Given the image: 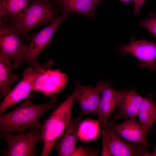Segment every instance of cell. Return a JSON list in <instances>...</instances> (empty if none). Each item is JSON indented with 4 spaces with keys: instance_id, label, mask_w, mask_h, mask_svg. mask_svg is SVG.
I'll list each match as a JSON object with an SVG mask.
<instances>
[{
    "instance_id": "obj_22",
    "label": "cell",
    "mask_w": 156,
    "mask_h": 156,
    "mask_svg": "<svg viewBox=\"0 0 156 156\" xmlns=\"http://www.w3.org/2000/svg\"><path fill=\"white\" fill-rule=\"evenodd\" d=\"M98 153V151L88 150L83 146H81L75 148L70 156H97Z\"/></svg>"
},
{
    "instance_id": "obj_5",
    "label": "cell",
    "mask_w": 156,
    "mask_h": 156,
    "mask_svg": "<svg viewBox=\"0 0 156 156\" xmlns=\"http://www.w3.org/2000/svg\"><path fill=\"white\" fill-rule=\"evenodd\" d=\"M41 133V129L35 127L17 134L0 131L1 139L6 141L8 145L7 151L3 152L4 155L36 156L35 147Z\"/></svg>"
},
{
    "instance_id": "obj_6",
    "label": "cell",
    "mask_w": 156,
    "mask_h": 156,
    "mask_svg": "<svg viewBox=\"0 0 156 156\" xmlns=\"http://www.w3.org/2000/svg\"><path fill=\"white\" fill-rule=\"evenodd\" d=\"M13 25L0 21V53L9 58L16 68L23 62L27 46Z\"/></svg>"
},
{
    "instance_id": "obj_9",
    "label": "cell",
    "mask_w": 156,
    "mask_h": 156,
    "mask_svg": "<svg viewBox=\"0 0 156 156\" xmlns=\"http://www.w3.org/2000/svg\"><path fill=\"white\" fill-rule=\"evenodd\" d=\"M48 69L44 68L36 70L31 68L26 69L23 73L22 79L10 90L0 103V115H2L9 108L27 97L31 93L37 77Z\"/></svg>"
},
{
    "instance_id": "obj_2",
    "label": "cell",
    "mask_w": 156,
    "mask_h": 156,
    "mask_svg": "<svg viewBox=\"0 0 156 156\" xmlns=\"http://www.w3.org/2000/svg\"><path fill=\"white\" fill-rule=\"evenodd\" d=\"M75 88L71 95L55 108L42 125L40 140L44 142L41 156H47L64 133L71 119L73 105L76 100Z\"/></svg>"
},
{
    "instance_id": "obj_19",
    "label": "cell",
    "mask_w": 156,
    "mask_h": 156,
    "mask_svg": "<svg viewBox=\"0 0 156 156\" xmlns=\"http://www.w3.org/2000/svg\"><path fill=\"white\" fill-rule=\"evenodd\" d=\"M62 12L79 13L90 18H94L96 7L88 0H55Z\"/></svg>"
},
{
    "instance_id": "obj_1",
    "label": "cell",
    "mask_w": 156,
    "mask_h": 156,
    "mask_svg": "<svg viewBox=\"0 0 156 156\" xmlns=\"http://www.w3.org/2000/svg\"><path fill=\"white\" fill-rule=\"evenodd\" d=\"M31 93L19 106L10 112L0 116L1 131L12 133L24 132L29 128H42L39 121L41 116L46 112L55 109L60 105L57 97L54 96L47 103L37 105L32 101Z\"/></svg>"
},
{
    "instance_id": "obj_20",
    "label": "cell",
    "mask_w": 156,
    "mask_h": 156,
    "mask_svg": "<svg viewBox=\"0 0 156 156\" xmlns=\"http://www.w3.org/2000/svg\"><path fill=\"white\" fill-rule=\"evenodd\" d=\"M100 125L99 120L87 119L81 121L77 128L79 139L83 142L96 140L99 136Z\"/></svg>"
},
{
    "instance_id": "obj_15",
    "label": "cell",
    "mask_w": 156,
    "mask_h": 156,
    "mask_svg": "<svg viewBox=\"0 0 156 156\" xmlns=\"http://www.w3.org/2000/svg\"><path fill=\"white\" fill-rule=\"evenodd\" d=\"M81 120V118L79 117L71 118L55 146V149L59 156H70L75 149L76 144L79 139L77 128Z\"/></svg>"
},
{
    "instance_id": "obj_21",
    "label": "cell",
    "mask_w": 156,
    "mask_h": 156,
    "mask_svg": "<svg viewBox=\"0 0 156 156\" xmlns=\"http://www.w3.org/2000/svg\"><path fill=\"white\" fill-rule=\"evenodd\" d=\"M140 26L146 29L153 35L156 36V15L150 13L149 17L142 20L139 24Z\"/></svg>"
},
{
    "instance_id": "obj_11",
    "label": "cell",
    "mask_w": 156,
    "mask_h": 156,
    "mask_svg": "<svg viewBox=\"0 0 156 156\" xmlns=\"http://www.w3.org/2000/svg\"><path fill=\"white\" fill-rule=\"evenodd\" d=\"M102 81L98 82L95 87L91 86L81 85L77 80L75 81V88L77 90L76 100L79 105L80 113L99 115L101 100Z\"/></svg>"
},
{
    "instance_id": "obj_13",
    "label": "cell",
    "mask_w": 156,
    "mask_h": 156,
    "mask_svg": "<svg viewBox=\"0 0 156 156\" xmlns=\"http://www.w3.org/2000/svg\"><path fill=\"white\" fill-rule=\"evenodd\" d=\"M122 90L113 88L107 81L102 82L101 95L99 115L100 125L105 127L110 116L119 107L122 97Z\"/></svg>"
},
{
    "instance_id": "obj_8",
    "label": "cell",
    "mask_w": 156,
    "mask_h": 156,
    "mask_svg": "<svg viewBox=\"0 0 156 156\" xmlns=\"http://www.w3.org/2000/svg\"><path fill=\"white\" fill-rule=\"evenodd\" d=\"M118 50L123 54L129 53L135 57L140 64L139 68H148L151 73L156 71V43L142 39L131 38L129 44L121 46Z\"/></svg>"
},
{
    "instance_id": "obj_12",
    "label": "cell",
    "mask_w": 156,
    "mask_h": 156,
    "mask_svg": "<svg viewBox=\"0 0 156 156\" xmlns=\"http://www.w3.org/2000/svg\"><path fill=\"white\" fill-rule=\"evenodd\" d=\"M107 126L119 136L137 145L149 146L146 139L147 135L136 118H131L120 124L110 122Z\"/></svg>"
},
{
    "instance_id": "obj_10",
    "label": "cell",
    "mask_w": 156,
    "mask_h": 156,
    "mask_svg": "<svg viewBox=\"0 0 156 156\" xmlns=\"http://www.w3.org/2000/svg\"><path fill=\"white\" fill-rule=\"evenodd\" d=\"M68 81V76L66 73L58 69H48L37 77L32 90L41 91L45 96L52 97L63 90Z\"/></svg>"
},
{
    "instance_id": "obj_18",
    "label": "cell",
    "mask_w": 156,
    "mask_h": 156,
    "mask_svg": "<svg viewBox=\"0 0 156 156\" xmlns=\"http://www.w3.org/2000/svg\"><path fill=\"white\" fill-rule=\"evenodd\" d=\"M152 94L143 97L138 115L140 123L148 134L152 131L153 125L156 120V105Z\"/></svg>"
},
{
    "instance_id": "obj_24",
    "label": "cell",
    "mask_w": 156,
    "mask_h": 156,
    "mask_svg": "<svg viewBox=\"0 0 156 156\" xmlns=\"http://www.w3.org/2000/svg\"><path fill=\"white\" fill-rule=\"evenodd\" d=\"M154 149L153 153H149L148 151L146 154L145 156H156V147L153 146Z\"/></svg>"
},
{
    "instance_id": "obj_17",
    "label": "cell",
    "mask_w": 156,
    "mask_h": 156,
    "mask_svg": "<svg viewBox=\"0 0 156 156\" xmlns=\"http://www.w3.org/2000/svg\"><path fill=\"white\" fill-rule=\"evenodd\" d=\"M14 63L9 58L0 53V95L4 99L10 91V87L14 81L19 79L14 74Z\"/></svg>"
},
{
    "instance_id": "obj_26",
    "label": "cell",
    "mask_w": 156,
    "mask_h": 156,
    "mask_svg": "<svg viewBox=\"0 0 156 156\" xmlns=\"http://www.w3.org/2000/svg\"><path fill=\"white\" fill-rule=\"evenodd\" d=\"M120 0L122 1H123L124 2H127L130 1H133L134 0Z\"/></svg>"
},
{
    "instance_id": "obj_4",
    "label": "cell",
    "mask_w": 156,
    "mask_h": 156,
    "mask_svg": "<svg viewBox=\"0 0 156 156\" xmlns=\"http://www.w3.org/2000/svg\"><path fill=\"white\" fill-rule=\"evenodd\" d=\"M70 14L69 13L62 12L61 16H58L40 31L31 34V40L27 46L23 62L30 65L34 70L40 69L44 66V63L40 64L37 62V58L40 53L49 46L56 30Z\"/></svg>"
},
{
    "instance_id": "obj_25",
    "label": "cell",
    "mask_w": 156,
    "mask_h": 156,
    "mask_svg": "<svg viewBox=\"0 0 156 156\" xmlns=\"http://www.w3.org/2000/svg\"><path fill=\"white\" fill-rule=\"evenodd\" d=\"M94 4L96 6H97L101 2V0H88Z\"/></svg>"
},
{
    "instance_id": "obj_7",
    "label": "cell",
    "mask_w": 156,
    "mask_h": 156,
    "mask_svg": "<svg viewBox=\"0 0 156 156\" xmlns=\"http://www.w3.org/2000/svg\"><path fill=\"white\" fill-rule=\"evenodd\" d=\"M102 156H145L148 147L125 141L107 126L101 131Z\"/></svg>"
},
{
    "instance_id": "obj_23",
    "label": "cell",
    "mask_w": 156,
    "mask_h": 156,
    "mask_svg": "<svg viewBox=\"0 0 156 156\" xmlns=\"http://www.w3.org/2000/svg\"><path fill=\"white\" fill-rule=\"evenodd\" d=\"M146 0H134V8L133 13L135 15H139L140 10Z\"/></svg>"
},
{
    "instance_id": "obj_3",
    "label": "cell",
    "mask_w": 156,
    "mask_h": 156,
    "mask_svg": "<svg viewBox=\"0 0 156 156\" xmlns=\"http://www.w3.org/2000/svg\"><path fill=\"white\" fill-rule=\"evenodd\" d=\"M58 16L51 0H32L27 8L13 25L25 40H29L28 34L33 28L51 23Z\"/></svg>"
},
{
    "instance_id": "obj_14",
    "label": "cell",
    "mask_w": 156,
    "mask_h": 156,
    "mask_svg": "<svg viewBox=\"0 0 156 156\" xmlns=\"http://www.w3.org/2000/svg\"><path fill=\"white\" fill-rule=\"evenodd\" d=\"M122 97L118 108L119 111L115 114L114 118L125 120L129 118H136L143 97L135 89L122 90Z\"/></svg>"
},
{
    "instance_id": "obj_16",
    "label": "cell",
    "mask_w": 156,
    "mask_h": 156,
    "mask_svg": "<svg viewBox=\"0 0 156 156\" xmlns=\"http://www.w3.org/2000/svg\"><path fill=\"white\" fill-rule=\"evenodd\" d=\"M31 0H0V19L16 23L26 10Z\"/></svg>"
}]
</instances>
